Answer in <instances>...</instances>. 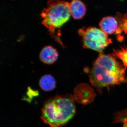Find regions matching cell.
I'll use <instances>...</instances> for the list:
<instances>
[{
	"label": "cell",
	"instance_id": "obj_5",
	"mask_svg": "<svg viewBox=\"0 0 127 127\" xmlns=\"http://www.w3.org/2000/svg\"><path fill=\"white\" fill-rule=\"evenodd\" d=\"M75 100L79 104L87 105L92 102L96 94L93 89L85 84L78 86L74 92Z\"/></svg>",
	"mask_w": 127,
	"mask_h": 127
},
{
	"label": "cell",
	"instance_id": "obj_9",
	"mask_svg": "<svg viewBox=\"0 0 127 127\" xmlns=\"http://www.w3.org/2000/svg\"><path fill=\"white\" fill-rule=\"evenodd\" d=\"M56 80L52 75H45L41 78L39 86L42 90L48 92L53 90L56 87Z\"/></svg>",
	"mask_w": 127,
	"mask_h": 127
},
{
	"label": "cell",
	"instance_id": "obj_4",
	"mask_svg": "<svg viewBox=\"0 0 127 127\" xmlns=\"http://www.w3.org/2000/svg\"><path fill=\"white\" fill-rule=\"evenodd\" d=\"M79 35L82 37L83 47L102 52L109 44L112 43L107 34L102 30L95 27H89L86 30L80 29Z\"/></svg>",
	"mask_w": 127,
	"mask_h": 127
},
{
	"label": "cell",
	"instance_id": "obj_2",
	"mask_svg": "<svg viewBox=\"0 0 127 127\" xmlns=\"http://www.w3.org/2000/svg\"><path fill=\"white\" fill-rule=\"evenodd\" d=\"M75 100L71 94L50 98L43 105L41 119L50 127H63L75 116Z\"/></svg>",
	"mask_w": 127,
	"mask_h": 127
},
{
	"label": "cell",
	"instance_id": "obj_6",
	"mask_svg": "<svg viewBox=\"0 0 127 127\" xmlns=\"http://www.w3.org/2000/svg\"><path fill=\"white\" fill-rule=\"evenodd\" d=\"M101 30L107 34L116 33L118 29V23L116 17L112 16L105 17L99 23Z\"/></svg>",
	"mask_w": 127,
	"mask_h": 127
},
{
	"label": "cell",
	"instance_id": "obj_11",
	"mask_svg": "<svg viewBox=\"0 0 127 127\" xmlns=\"http://www.w3.org/2000/svg\"><path fill=\"white\" fill-rule=\"evenodd\" d=\"M114 121L113 123H123L124 127H127V109L114 114Z\"/></svg>",
	"mask_w": 127,
	"mask_h": 127
},
{
	"label": "cell",
	"instance_id": "obj_8",
	"mask_svg": "<svg viewBox=\"0 0 127 127\" xmlns=\"http://www.w3.org/2000/svg\"><path fill=\"white\" fill-rule=\"evenodd\" d=\"M71 15L76 20L83 18L86 14V8L81 0H72L70 3Z\"/></svg>",
	"mask_w": 127,
	"mask_h": 127
},
{
	"label": "cell",
	"instance_id": "obj_7",
	"mask_svg": "<svg viewBox=\"0 0 127 127\" xmlns=\"http://www.w3.org/2000/svg\"><path fill=\"white\" fill-rule=\"evenodd\" d=\"M58 57L57 50L51 46L45 47L40 53V59L41 61L46 64H53L57 61Z\"/></svg>",
	"mask_w": 127,
	"mask_h": 127
},
{
	"label": "cell",
	"instance_id": "obj_3",
	"mask_svg": "<svg viewBox=\"0 0 127 127\" xmlns=\"http://www.w3.org/2000/svg\"><path fill=\"white\" fill-rule=\"evenodd\" d=\"M71 15L70 3L61 0H48L47 7L43 9L41 14L42 25L63 47L62 42L57 36L56 31L60 34L59 29L69 20Z\"/></svg>",
	"mask_w": 127,
	"mask_h": 127
},
{
	"label": "cell",
	"instance_id": "obj_10",
	"mask_svg": "<svg viewBox=\"0 0 127 127\" xmlns=\"http://www.w3.org/2000/svg\"><path fill=\"white\" fill-rule=\"evenodd\" d=\"M116 18L118 23V29L116 34H120L123 31L127 34V14L124 16L118 14Z\"/></svg>",
	"mask_w": 127,
	"mask_h": 127
},
{
	"label": "cell",
	"instance_id": "obj_1",
	"mask_svg": "<svg viewBox=\"0 0 127 127\" xmlns=\"http://www.w3.org/2000/svg\"><path fill=\"white\" fill-rule=\"evenodd\" d=\"M126 68L113 56L100 52L90 72V82L99 91L104 87L127 83Z\"/></svg>",
	"mask_w": 127,
	"mask_h": 127
}]
</instances>
